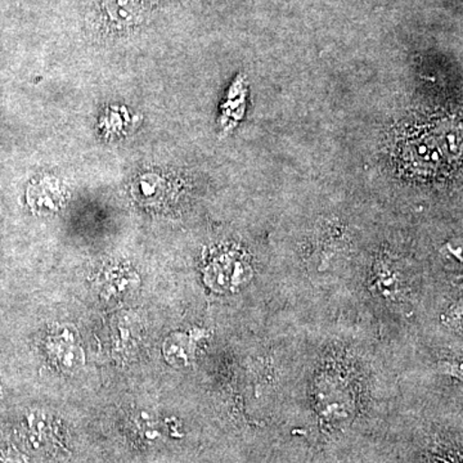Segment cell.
I'll return each mask as SVG.
<instances>
[{"mask_svg":"<svg viewBox=\"0 0 463 463\" xmlns=\"http://www.w3.org/2000/svg\"><path fill=\"white\" fill-rule=\"evenodd\" d=\"M250 265L239 252L225 251L215 255L207 264L205 277L207 285L216 291H231L248 282Z\"/></svg>","mask_w":463,"mask_h":463,"instance_id":"obj_1","label":"cell"},{"mask_svg":"<svg viewBox=\"0 0 463 463\" xmlns=\"http://www.w3.org/2000/svg\"><path fill=\"white\" fill-rule=\"evenodd\" d=\"M63 200H65V196H63L60 183L50 176L33 183L27 191V203L35 214L56 213L62 205Z\"/></svg>","mask_w":463,"mask_h":463,"instance_id":"obj_2","label":"cell"},{"mask_svg":"<svg viewBox=\"0 0 463 463\" xmlns=\"http://www.w3.org/2000/svg\"><path fill=\"white\" fill-rule=\"evenodd\" d=\"M48 353L62 370L72 371L84 364V353L76 343L74 334L62 328L48 341Z\"/></svg>","mask_w":463,"mask_h":463,"instance_id":"obj_3","label":"cell"},{"mask_svg":"<svg viewBox=\"0 0 463 463\" xmlns=\"http://www.w3.org/2000/svg\"><path fill=\"white\" fill-rule=\"evenodd\" d=\"M145 3L146 0H103V18L118 29H127L141 23Z\"/></svg>","mask_w":463,"mask_h":463,"instance_id":"obj_4","label":"cell"},{"mask_svg":"<svg viewBox=\"0 0 463 463\" xmlns=\"http://www.w3.org/2000/svg\"><path fill=\"white\" fill-rule=\"evenodd\" d=\"M165 181L160 175H143L134 185V194L139 203L145 205H157L165 197Z\"/></svg>","mask_w":463,"mask_h":463,"instance_id":"obj_5","label":"cell"},{"mask_svg":"<svg viewBox=\"0 0 463 463\" xmlns=\"http://www.w3.org/2000/svg\"><path fill=\"white\" fill-rule=\"evenodd\" d=\"M0 392H2V388H0Z\"/></svg>","mask_w":463,"mask_h":463,"instance_id":"obj_6","label":"cell"}]
</instances>
